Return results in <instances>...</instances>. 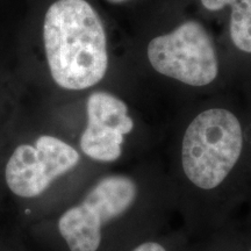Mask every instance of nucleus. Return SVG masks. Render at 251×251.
<instances>
[{
    "label": "nucleus",
    "instance_id": "obj_1",
    "mask_svg": "<svg viewBox=\"0 0 251 251\" xmlns=\"http://www.w3.org/2000/svg\"><path fill=\"white\" fill-rule=\"evenodd\" d=\"M190 240L218 230L251 202V141L241 115L208 106L188 119L165 166Z\"/></svg>",
    "mask_w": 251,
    "mask_h": 251
},
{
    "label": "nucleus",
    "instance_id": "obj_2",
    "mask_svg": "<svg viewBox=\"0 0 251 251\" xmlns=\"http://www.w3.org/2000/svg\"><path fill=\"white\" fill-rule=\"evenodd\" d=\"M176 214L165 166L142 161L98 174L52 222L61 251H127L170 228Z\"/></svg>",
    "mask_w": 251,
    "mask_h": 251
},
{
    "label": "nucleus",
    "instance_id": "obj_3",
    "mask_svg": "<svg viewBox=\"0 0 251 251\" xmlns=\"http://www.w3.org/2000/svg\"><path fill=\"white\" fill-rule=\"evenodd\" d=\"M43 41L49 70L59 87L83 91L107 72L105 28L86 0H57L47 11Z\"/></svg>",
    "mask_w": 251,
    "mask_h": 251
},
{
    "label": "nucleus",
    "instance_id": "obj_4",
    "mask_svg": "<svg viewBox=\"0 0 251 251\" xmlns=\"http://www.w3.org/2000/svg\"><path fill=\"white\" fill-rule=\"evenodd\" d=\"M81 153L61 137L43 134L33 144H21L8 158L5 180L15 196L37 199L61 183L87 184L92 178L79 176L83 168Z\"/></svg>",
    "mask_w": 251,
    "mask_h": 251
},
{
    "label": "nucleus",
    "instance_id": "obj_5",
    "mask_svg": "<svg viewBox=\"0 0 251 251\" xmlns=\"http://www.w3.org/2000/svg\"><path fill=\"white\" fill-rule=\"evenodd\" d=\"M139 129L128 103L107 91L91 93L85 103V126L80 133L79 150L87 161L114 170L134 158L135 135Z\"/></svg>",
    "mask_w": 251,
    "mask_h": 251
},
{
    "label": "nucleus",
    "instance_id": "obj_6",
    "mask_svg": "<svg viewBox=\"0 0 251 251\" xmlns=\"http://www.w3.org/2000/svg\"><path fill=\"white\" fill-rule=\"evenodd\" d=\"M147 52L158 74L185 85L203 87L218 77L214 43L206 28L196 20L185 21L171 33L152 39Z\"/></svg>",
    "mask_w": 251,
    "mask_h": 251
},
{
    "label": "nucleus",
    "instance_id": "obj_7",
    "mask_svg": "<svg viewBox=\"0 0 251 251\" xmlns=\"http://www.w3.org/2000/svg\"><path fill=\"white\" fill-rule=\"evenodd\" d=\"M208 11L230 7V37L234 46L251 54V0H201Z\"/></svg>",
    "mask_w": 251,
    "mask_h": 251
},
{
    "label": "nucleus",
    "instance_id": "obj_8",
    "mask_svg": "<svg viewBox=\"0 0 251 251\" xmlns=\"http://www.w3.org/2000/svg\"><path fill=\"white\" fill-rule=\"evenodd\" d=\"M187 251H240L238 219L235 218L211 234L191 240Z\"/></svg>",
    "mask_w": 251,
    "mask_h": 251
},
{
    "label": "nucleus",
    "instance_id": "obj_9",
    "mask_svg": "<svg viewBox=\"0 0 251 251\" xmlns=\"http://www.w3.org/2000/svg\"><path fill=\"white\" fill-rule=\"evenodd\" d=\"M190 241L181 227L168 228L162 233L141 241L127 251H187Z\"/></svg>",
    "mask_w": 251,
    "mask_h": 251
},
{
    "label": "nucleus",
    "instance_id": "obj_10",
    "mask_svg": "<svg viewBox=\"0 0 251 251\" xmlns=\"http://www.w3.org/2000/svg\"><path fill=\"white\" fill-rule=\"evenodd\" d=\"M246 208V216L242 220L238 219L240 251H251V202Z\"/></svg>",
    "mask_w": 251,
    "mask_h": 251
},
{
    "label": "nucleus",
    "instance_id": "obj_11",
    "mask_svg": "<svg viewBox=\"0 0 251 251\" xmlns=\"http://www.w3.org/2000/svg\"><path fill=\"white\" fill-rule=\"evenodd\" d=\"M109 2H113V4H121V2L128 1V0H108Z\"/></svg>",
    "mask_w": 251,
    "mask_h": 251
}]
</instances>
